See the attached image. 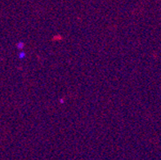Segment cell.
Instances as JSON below:
<instances>
[{
    "label": "cell",
    "mask_w": 161,
    "mask_h": 160,
    "mask_svg": "<svg viewBox=\"0 0 161 160\" xmlns=\"http://www.w3.org/2000/svg\"><path fill=\"white\" fill-rule=\"evenodd\" d=\"M16 48L18 49V50H20V51H23V48L25 47V43L24 42H22V41H20V42H18V43H16Z\"/></svg>",
    "instance_id": "obj_1"
},
{
    "label": "cell",
    "mask_w": 161,
    "mask_h": 160,
    "mask_svg": "<svg viewBox=\"0 0 161 160\" xmlns=\"http://www.w3.org/2000/svg\"><path fill=\"white\" fill-rule=\"evenodd\" d=\"M18 57L20 60H24L26 57V53L24 51H20V52L18 54Z\"/></svg>",
    "instance_id": "obj_2"
}]
</instances>
